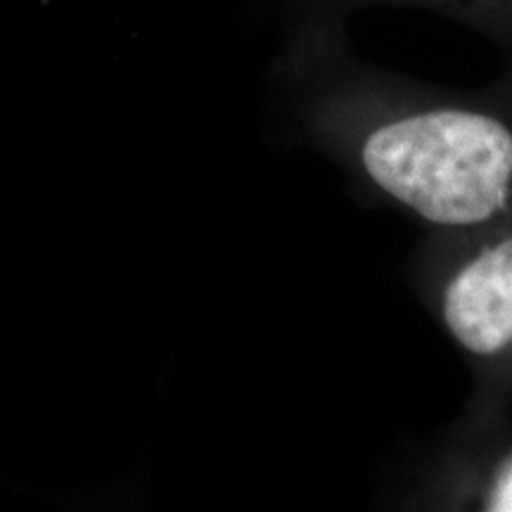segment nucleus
I'll return each mask as SVG.
<instances>
[{
    "instance_id": "obj_1",
    "label": "nucleus",
    "mask_w": 512,
    "mask_h": 512,
    "mask_svg": "<svg viewBox=\"0 0 512 512\" xmlns=\"http://www.w3.org/2000/svg\"><path fill=\"white\" fill-rule=\"evenodd\" d=\"M363 166L384 192L441 226L498 214L512 181V133L475 112L441 110L377 128Z\"/></svg>"
},
{
    "instance_id": "obj_3",
    "label": "nucleus",
    "mask_w": 512,
    "mask_h": 512,
    "mask_svg": "<svg viewBox=\"0 0 512 512\" xmlns=\"http://www.w3.org/2000/svg\"><path fill=\"white\" fill-rule=\"evenodd\" d=\"M489 510L494 512H512V460L503 467L496 479L494 494H491Z\"/></svg>"
},
{
    "instance_id": "obj_2",
    "label": "nucleus",
    "mask_w": 512,
    "mask_h": 512,
    "mask_svg": "<svg viewBox=\"0 0 512 512\" xmlns=\"http://www.w3.org/2000/svg\"><path fill=\"white\" fill-rule=\"evenodd\" d=\"M444 318L467 351L496 354L512 342V238L484 249L446 287Z\"/></svg>"
}]
</instances>
